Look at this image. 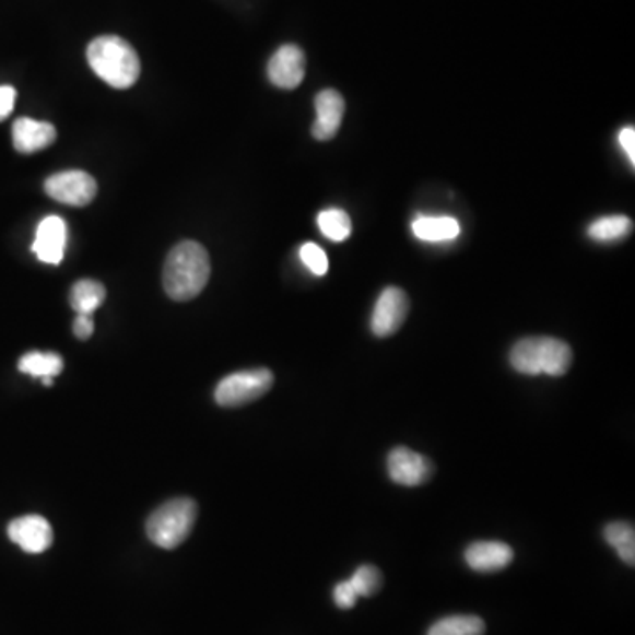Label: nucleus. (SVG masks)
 <instances>
[{
  "label": "nucleus",
  "mask_w": 635,
  "mask_h": 635,
  "mask_svg": "<svg viewBox=\"0 0 635 635\" xmlns=\"http://www.w3.org/2000/svg\"><path fill=\"white\" fill-rule=\"evenodd\" d=\"M572 361V348L554 338H525L510 352V366L528 376H563Z\"/></svg>",
  "instance_id": "3"
},
{
  "label": "nucleus",
  "mask_w": 635,
  "mask_h": 635,
  "mask_svg": "<svg viewBox=\"0 0 635 635\" xmlns=\"http://www.w3.org/2000/svg\"><path fill=\"white\" fill-rule=\"evenodd\" d=\"M211 278V258L195 240L177 244L169 251L163 270V286L169 298L188 302L198 297Z\"/></svg>",
  "instance_id": "1"
},
{
  "label": "nucleus",
  "mask_w": 635,
  "mask_h": 635,
  "mask_svg": "<svg viewBox=\"0 0 635 635\" xmlns=\"http://www.w3.org/2000/svg\"><path fill=\"white\" fill-rule=\"evenodd\" d=\"M11 542L28 554L45 553L54 544V530L42 516H23L11 521L8 528Z\"/></svg>",
  "instance_id": "10"
},
{
  "label": "nucleus",
  "mask_w": 635,
  "mask_h": 635,
  "mask_svg": "<svg viewBox=\"0 0 635 635\" xmlns=\"http://www.w3.org/2000/svg\"><path fill=\"white\" fill-rule=\"evenodd\" d=\"M87 60L92 71L114 89L133 87L140 77L137 50L119 36H101L89 45Z\"/></svg>",
  "instance_id": "2"
},
{
  "label": "nucleus",
  "mask_w": 635,
  "mask_h": 635,
  "mask_svg": "<svg viewBox=\"0 0 635 635\" xmlns=\"http://www.w3.org/2000/svg\"><path fill=\"white\" fill-rule=\"evenodd\" d=\"M387 470L396 484L416 487V485L430 482L435 473V465L412 448L398 447L389 454Z\"/></svg>",
  "instance_id": "7"
},
{
  "label": "nucleus",
  "mask_w": 635,
  "mask_h": 635,
  "mask_svg": "<svg viewBox=\"0 0 635 635\" xmlns=\"http://www.w3.org/2000/svg\"><path fill=\"white\" fill-rule=\"evenodd\" d=\"M301 260L304 261V266L311 270L315 275H325L327 270H329V260H327V255H325L324 249L316 244L309 243L304 244L301 247Z\"/></svg>",
  "instance_id": "23"
},
{
  "label": "nucleus",
  "mask_w": 635,
  "mask_h": 635,
  "mask_svg": "<svg viewBox=\"0 0 635 635\" xmlns=\"http://www.w3.org/2000/svg\"><path fill=\"white\" fill-rule=\"evenodd\" d=\"M43 385H45V387H51V385H54V378H43Z\"/></svg>",
  "instance_id": "28"
},
{
  "label": "nucleus",
  "mask_w": 635,
  "mask_h": 635,
  "mask_svg": "<svg viewBox=\"0 0 635 635\" xmlns=\"http://www.w3.org/2000/svg\"><path fill=\"white\" fill-rule=\"evenodd\" d=\"M358 595L350 579L341 580L334 588V602L339 609H352L357 603Z\"/></svg>",
  "instance_id": "24"
},
{
  "label": "nucleus",
  "mask_w": 635,
  "mask_h": 635,
  "mask_svg": "<svg viewBox=\"0 0 635 635\" xmlns=\"http://www.w3.org/2000/svg\"><path fill=\"white\" fill-rule=\"evenodd\" d=\"M73 332L79 339H89L94 334V320L92 315H79L73 324Z\"/></svg>",
  "instance_id": "26"
},
{
  "label": "nucleus",
  "mask_w": 635,
  "mask_h": 635,
  "mask_svg": "<svg viewBox=\"0 0 635 635\" xmlns=\"http://www.w3.org/2000/svg\"><path fill=\"white\" fill-rule=\"evenodd\" d=\"M197 503L177 498L165 503L146 521V536L161 549H175L191 533L197 521Z\"/></svg>",
  "instance_id": "4"
},
{
  "label": "nucleus",
  "mask_w": 635,
  "mask_h": 635,
  "mask_svg": "<svg viewBox=\"0 0 635 635\" xmlns=\"http://www.w3.org/2000/svg\"><path fill=\"white\" fill-rule=\"evenodd\" d=\"M57 140V131L50 122L23 119L13 124V145L20 154H34L43 151Z\"/></svg>",
  "instance_id": "14"
},
{
  "label": "nucleus",
  "mask_w": 635,
  "mask_h": 635,
  "mask_svg": "<svg viewBox=\"0 0 635 635\" xmlns=\"http://www.w3.org/2000/svg\"><path fill=\"white\" fill-rule=\"evenodd\" d=\"M485 623L482 618L471 614H456V616L442 618L439 622L431 626L427 635H484Z\"/></svg>",
  "instance_id": "19"
},
{
  "label": "nucleus",
  "mask_w": 635,
  "mask_h": 635,
  "mask_svg": "<svg viewBox=\"0 0 635 635\" xmlns=\"http://www.w3.org/2000/svg\"><path fill=\"white\" fill-rule=\"evenodd\" d=\"M318 226L321 234L334 243H343L352 234V220L341 209H327L321 212L318 215Z\"/></svg>",
  "instance_id": "21"
},
{
  "label": "nucleus",
  "mask_w": 635,
  "mask_h": 635,
  "mask_svg": "<svg viewBox=\"0 0 635 635\" xmlns=\"http://www.w3.org/2000/svg\"><path fill=\"white\" fill-rule=\"evenodd\" d=\"M274 385V375L266 367L238 371L221 379L215 387L214 399L220 407L237 408L263 398Z\"/></svg>",
  "instance_id": "5"
},
{
  "label": "nucleus",
  "mask_w": 635,
  "mask_h": 635,
  "mask_svg": "<svg viewBox=\"0 0 635 635\" xmlns=\"http://www.w3.org/2000/svg\"><path fill=\"white\" fill-rule=\"evenodd\" d=\"M603 537L608 544L616 551L626 565L634 567L635 563V530L628 522L618 521L605 526Z\"/></svg>",
  "instance_id": "18"
},
{
  "label": "nucleus",
  "mask_w": 635,
  "mask_h": 635,
  "mask_svg": "<svg viewBox=\"0 0 635 635\" xmlns=\"http://www.w3.org/2000/svg\"><path fill=\"white\" fill-rule=\"evenodd\" d=\"M66 240L68 230L64 220H60L59 215H50L37 226L33 251L43 263L59 266L60 261L64 260Z\"/></svg>",
  "instance_id": "11"
},
{
  "label": "nucleus",
  "mask_w": 635,
  "mask_h": 635,
  "mask_svg": "<svg viewBox=\"0 0 635 635\" xmlns=\"http://www.w3.org/2000/svg\"><path fill=\"white\" fill-rule=\"evenodd\" d=\"M465 560L471 571L491 574L507 568L514 560V551L505 542H494V540H482L475 544L468 545L465 551Z\"/></svg>",
  "instance_id": "13"
},
{
  "label": "nucleus",
  "mask_w": 635,
  "mask_h": 635,
  "mask_svg": "<svg viewBox=\"0 0 635 635\" xmlns=\"http://www.w3.org/2000/svg\"><path fill=\"white\" fill-rule=\"evenodd\" d=\"M350 583L357 591L358 597H373L384 585V576L375 565H361L350 577Z\"/></svg>",
  "instance_id": "22"
},
{
  "label": "nucleus",
  "mask_w": 635,
  "mask_h": 635,
  "mask_svg": "<svg viewBox=\"0 0 635 635\" xmlns=\"http://www.w3.org/2000/svg\"><path fill=\"white\" fill-rule=\"evenodd\" d=\"M408 309H410V301L407 293L396 286L385 289L376 302L375 311L371 318L373 334L376 338H389L396 334L407 320Z\"/></svg>",
  "instance_id": "8"
},
{
  "label": "nucleus",
  "mask_w": 635,
  "mask_h": 635,
  "mask_svg": "<svg viewBox=\"0 0 635 635\" xmlns=\"http://www.w3.org/2000/svg\"><path fill=\"white\" fill-rule=\"evenodd\" d=\"M632 228H634V224H632L631 217L608 215V217L595 221L588 228V235L597 243H614V240H620V238L631 234Z\"/></svg>",
  "instance_id": "20"
},
{
  "label": "nucleus",
  "mask_w": 635,
  "mask_h": 635,
  "mask_svg": "<svg viewBox=\"0 0 635 635\" xmlns=\"http://www.w3.org/2000/svg\"><path fill=\"white\" fill-rule=\"evenodd\" d=\"M620 145L623 146V151L626 152V156L632 161V165L635 163V131L634 128H625L622 133H620Z\"/></svg>",
  "instance_id": "27"
},
{
  "label": "nucleus",
  "mask_w": 635,
  "mask_h": 635,
  "mask_svg": "<svg viewBox=\"0 0 635 635\" xmlns=\"http://www.w3.org/2000/svg\"><path fill=\"white\" fill-rule=\"evenodd\" d=\"M14 101H16V91L10 85H2L0 87V122L10 117L14 108Z\"/></svg>",
  "instance_id": "25"
},
{
  "label": "nucleus",
  "mask_w": 635,
  "mask_h": 635,
  "mask_svg": "<svg viewBox=\"0 0 635 635\" xmlns=\"http://www.w3.org/2000/svg\"><path fill=\"white\" fill-rule=\"evenodd\" d=\"M105 297V286L94 281V279H82L79 283L73 284L71 293H69L71 307L79 315H92V313L96 311L97 307L103 306Z\"/></svg>",
  "instance_id": "16"
},
{
  "label": "nucleus",
  "mask_w": 635,
  "mask_h": 635,
  "mask_svg": "<svg viewBox=\"0 0 635 635\" xmlns=\"http://www.w3.org/2000/svg\"><path fill=\"white\" fill-rule=\"evenodd\" d=\"M413 234L425 243H448L461 234V224L454 217H419Z\"/></svg>",
  "instance_id": "15"
},
{
  "label": "nucleus",
  "mask_w": 635,
  "mask_h": 635,
  "mask_svg": "<svg viewBox=\"0 0 635 635\" xmlns=\"http://www.w3.org/2000/svg\"><path fill=\"white\" fill-rule=\"evenodd\" d=\"M45 191L48 197L64 205L85 207L96 197L97 184L87 172L69 169L46 179Z\"/></svg>",
  "instance_id": "6"
},
{
  "label": "nucleus",
  "mask_w": 635,
  "mask_h": 635,
  "mask_svg": "<svg viewBox=\"0 0 635 635\" xmlns=\"http://www.w3.org/2000/svg\"><path fill=\"white\" fill-rule=\"evenodd\" d=\"M270 82L274 83L275 87L297 89L302 80L306 77V56L304 51L295 45H284L275 51L272 59L269 60V68H267Z\"/></svg>",
  "instance_id": "9"
},
{
  "label": "nucleus",
  "mask_w": 635,
  "mask_h": 635,
  "mask_svg": "<svg viewBox=\"0 0 635 635\" xmlns=\"http://www.w3.org/2000/svg\"><path fill=\"white\" fill-rule=\"evenodd\" d=\"M19 369L34 378H54L64 369V361L54 352H28L20 358Z\"/></svg>",
  "instance_id": "17"
},
{
  "label": "nucleus",
  "mask_w": 635,
  "mask_h": 635,
  "mask_svg": "<svg viewBox=\"0 0 635 635\" xmlns=\"http://www.w3.org/2000/svg\"><path fill=\"white\" fill-rule=\"evenodd\" d=\"M316 122L313 124V137L327 142L338 134L344 117V99L338 91L327 89L315 99Z\"/></svg>",
  "instance_id": "12"
}]
</instances>
